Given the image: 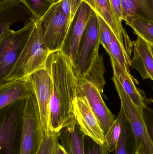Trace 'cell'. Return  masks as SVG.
<instances>
[{
    "mask_svg": "<svg viewBox=\"0 0 153 154\" xmlns=\"http://www.w3.org/2000/svg\"><path fill=\"white\" fill-rule=\"evenodd\" d=\"M46 69L53 82L50 100L52 130L59 133L76 122L74 104L77 97L78 77L71 60L61 50L50 52Z\"/></svg>",
    "mask_w": 153,
    "mask_h": 154,
    "instance_id": "1",
    "label": "cell"
},
{
    "mask_svg": "<svg viewBox=\"0 0 153 154\" xmlns=\"http://www.w3.org/2000/svg\"><path fill=\"white\" fill-rule=\"evenodd\" d=\"M39 19H34V28L28 42L17 62L1 83L24 79L34 72L46 68L50 51L44 45Z\"/></svg>",
    "mask_w": 153,
    "mask_h": 154,
    "instance_id": "2",
    "label": "cell"
},
{
    "mask_svg": "<svg viewBox=\"0 0 153 154\" xmlns=\"http://www.w3.org/2000/svg\"><path fill=\"white\" fill-rule=\"evenodd\" d=\"M26 99L0 109V154H19Z\"/></svg>",
    "mask_w": 153,
    "mask_h": 154,
    "instance_id": "3",
    "label": "cell"
},
{
    "mask_svg": "<svg viewBox=\"0 0 153 154\" xmlns=\"http://www.w3.org/2000/svg\"><path fill=\"white\" fill-rule=\"evenodd\" d=\"M34 19L22 29L10 30L0 38V82L9 75L25 48L34 28Z\"/></svg>",
    "mask_w": 153,
    "mask_h": 154,
    "instance_id": "4",
    "label": "cell"
},
{
    "mask_svg": "<svg viewBox=\"0 0 153 154\" xmlns=\"http://www.w3.org/2000/svg\"><path fill=\"white\" fill-rule=\"evenodd\" d=\"M72 22L54 3L40 21L44 45L50 52L61 50Z\"/></svg>",
    "mask_w": 153,
    "mask_h": 154,
    "instance_id": "5",
    "label": "cell"
},
{
    "mask_svg": "<svg viewBox=\"0 0 153 154\" xmlns=\"http://www.w3.org/2000/svg\"><path fill=\"white\" fill-rule=\"evenodd\" d=\"M42 137L38 106L36 96L31 90L23 112L19 154H37Z\"/></svg>",
    "mask_w": 153,
    "mask_h": 154,
    "instance_id": "6",
    "label": "cell"
},
{
    "mask_svg": "<svg viewBox=\"0 0 153 154\" xmlns=\"http://www.w3.org/2000/svg\"><path fill=\"white\" fill-rule=\"evenodd\" d=\"M25 79L36 96L42 134H49L54 132L50 121V100L53 88L51 76L46 68H42Z\"/></svg>",
    "mask_w": 153,
    "mask_h": 154,
    "instance_id": "7",
    "label": "cell"
},
{
    "mask_svg": "<svg viewBox=\"0 0 153 154\" xmlns=\"http://www.w3.org/2000/svg\"><path fill=\"white\" fill-rule=\"evenodd\" d=\"M100 44L99 19L97 14L93 11L72 61L78 78L82 76L90 68L99 54Z\"/></svg>",
    "mask_w": 153,
    "mask_h": 154,
    "instance_id": "8",
    "label": "cell"
},
{
    "mask_svg": "<svg viewBox=\"0 0 153 154\" xmlns=\"http://www.w3.org/2000/svg\"><path fill=\"white\" fill-rule=\"evenodd\" d=\"M114 85L121 101V107L131 127L137 148V149L141 143L144 147L146 154H153V143L144 120L142 108L133 103L118 81H115Z\"/></svg>",
    "mask_w": 153,
    "mask_h": 154,
    "instance_id": "9",
    "label": "cell"
},
{
    "mask_svg": "<svg viewBox=\"0 0 153 154\" xmlns=\"http://www.w3.org/2000/svg\"><path fill=\"white\" fill-rule=\"evenodd\" d=\"M77 97L86 98L105 135L116 119L106 106L99 90L89 82L78 78Z\"/></svg>",
    "mask_w": 153,
    "mask_h": 154,
    "instance_id": "10",
    "label": "cell"
},
{
    "mask_svg": "<svg viewBox=\"0 0 153 154\" xmlns=\"http://www.w3.org/2000/svg\"><path fill=\"white\" fill-rule=\"evenodd\" d=\"M75 120L85 135L104 145L105 134L85 97H78L74 104Z\"/></svg>",
    "mask_w": 153,
    "mask_h": 154,
    "instance_id": "11",
    "label": "cell"
},
{
    "mask_svg": "<svg viewBox=\"0 0 153 154\" xmlns=\"http://www.w3.org/2000/svg\"><path fill=\"white\" fill-rule=\"evenodd\" d=\"M93 11L84 2L73 21L61 50L72 62L76 56L80 42Z\"/></svg>",
    "mask_w": 153,
    "mask_h": 154,
    "instance_id": "12",
    "label": "cell"
},
{
    "mask_svg": "<svg viewBox=\"0 0 153 154\" xmlns=\"http://www.w3.org/2000/svg\"><path fill=\"white\" fill-rule=\"evenodd\" d=\"M35 18L21 0H1L0 38L10 31V27L19 21L25 25Z\"/></svg>",
    "mask_w": 153,
    "mask_h": 154,
    "instance_id": "13",
    "label": "cell"
},
{
    "mask_svg": "<svg viewBox=\"0 0 153 154\" xmlns=\"http://www.w3.org/2000/svg\"><path fill=\"white\" fill-rule=\"evenodd\" d=\"M133 50L131 66L139 72L142 79L153 81V55L150 44L138 36L133 42Z\"/></svg>",
    "mask_w": 153,
    "mask_h": 154,
    "instance_id": "14",
    "label": "cell"
},
{
    "mask_svg": "<svg viewBox=\"0 0 153 154\" xmlns=\"http://www.w3.org/2000/svg\"><path fill=\"white\" fill-rule=\"evenodd\" d=\"M100 16L112 30L119 43L127 52L125 36V30L123 28L122 22L118 20L110 7L109 0H82Z\"/></svg>",
    "mask_w": 153,
    "mask_h": 154,
    "instance_id": "15",
    "label": "cell"
},
{
    "mask_svg": "<svg viewBox=\"0 0 153 154\" xmlns=\"http://www.w3.org/2000/svg\"><path fill=\"white\" fill-rule=\"evenodd\" d=\"M31 92L25 79L0 84V109L22 100L27 99Z\"/></svg>",
    "mask_w": 153,
    "mask_h": 154,
    "instance_id": "16",
    "label": "cell"
},
{
    "mask_svg": "<svg viewBox=\"0 0 153 154\" xmlns=\"http://www.w3.org/2000/svg\"><path fill=\"white\" fill-rule=\"evenodd\" d=\"M123 18L127 25L134 19L153 22V0H122Z\"/></svg>",
    "mask_w": 153,
    "mask_h": 154,
    "instance_id": "17",
    "label": "cell"
},
{
    "mask_svg": "<svg viewBox=\"0 0 153 154\" xmlns=\"http://www.w3.org/2000/svg\"><path fill=\"white\" fill-rule=\"evenodd\" d=\"M114 75L116 76L126 93L133 103L139 107L143 108L146 105L144 100L134 83L135 79L132 75L127 73L120 66L118 62L110 57Z\"/></svg>",
    "mask_w": 153,
    "mask_h": 154,
    "instance_id": "18",
    "label": "cell"
},
{
    "mask_svg": "<svg viewBox=\"0 0 153 154\" xmlns=\"http://www.w3.org/2000/svg\"><path fill=\"white\" fill-rule=\"evenodd\" d=\"M84 135L76 121L61 130L59 141L68 154H84Z\"/></svg>",
    "mask_w": 153,
    "mask_h": 154,
    "instance_id": "19",
    "label": "cell"
},
{
    "mask_svg": "<svg viewBox=\"0 0 153 154\" xmlns=\"http://www.w3.org/2000/svg\"><path fill=\"white\" fill-rule=\"evenodd\" d=\"M120 111L122 118V130L114 154H135L137 148L131 127L122 107Z\"/></svg>",
    "mask_w": 153,
    "mask_h": 154,
    "instance_id": "20",
    "label": "cell"
},
{
    "mask_svg": "<svg viewBox=\"0 0 153 154\" xmlns=\"http://www.w3.org/2000/svg\"><path fill=\"white\" fill-rule=\"evenodd\" d=\"M106 72L103 55H97L87 72L80 77L94 85L102 95L106 84L104 75Z\"/></svg>",
    "mask_w": 153,
    "mask_h": 154,
    "instance_id": "21",
    "label": "cell"
},
{
    "mask_svg": "<svg viewBox=\"0 0 153 154\" xmlns=\"http://www.w3.org/2000/svg\"><path fill=\"white\" fill-rule=\"evenodd\" d=\"M110 57L115 59L120 65L123 70L131 75L130 67L131 66V59L125 49L121 45L116 36L114 37L109 48Z\"/></svg>",
    "mask_w": 153,
    "mask_h": 154,
    "instance_id": "22",
    "label": "cell"
},
{
    "mask_svg": "<svg viewBox=\"0 0 153 154\" xmlns=\"http://www.w3.org/2000/svg\"><path fill=\"white\" fill-rule=\"evenodd\" d=\"M138 37L153 46V22L141 19H134L127 24Z\"/></svg>",
    "mask_w": 153,
    "mask_h": 154,
    "instance_id": "23",
    "label": "cell"
},
{
    "mask_svg": "<svg viewBox=\"0 0 153 154\" xmlns=\"http://www.w3.org/2000/svg\"><path fill=\"white\" fill-rule=\"evenodd\" d=\"M122 130V118L119 111L117 117L105 135L104 146L110 153L115 152Z\"/></svg>",
    "mask_w": 153,
    "mask_h": 154,
    "instance_id": "24",
    "label": "cell"
},
{
    "mask_svg": "<svg viewBox=\"0 0 153 154\" xmlns=\"http://www.w3.org/2000/svg\"><path fill=\"white\" fill-rule=\"evenodd\" d=\"M34 18L40 20L54 3L53 0H21Z\"/></svg>",
    "mask_w": 153,
    "mask_h": 154,
    "instance_id": "25",
    "label": "cell"
},
{
    "mask_svg": "<svg viewBox=\"0 0 153 154\" xmlns=\"http://www.w3.org/2000/svg\"><path fill=\"white\" fill-rule=\"evenodd\" d=\"M60 133L52 132L42 135V140L37 154H55L56 147L59 142Z\"/></svg>",
    "mask_w": 153,
    "mask_h": 154,
    "instance_id": "26",
    "label": "cell"
},
{
    "mask_svg": "<svg viewBox=\"0 0 153 154\" xmlns=\"http://www.w3.org/2000/svg\"><path fill=\"white\" fill-rule=\"evenodd\" d=\"M82 2V0H60L57 3L61 11L72 22Z\"/></svg>",
    "mask_w": 153,
    "mask_h": 154,
    "instance_id": "27",
    "label": "cell"
},
{
    "mask_svg": "<svg viewBox=\"0 0 153 154\" xmlns=\"http://www.w3.org/2000/svg\"><path fill=\"white\" fill-rule=\"evenodd\" d=\"M97 16L99 24L100 44L108 53L110 45L113 38L116 36L106 22L100 16L98 15Z\"/></svg>",
    "mask_w": 153,
    "mask_h": 154,
    "instance_id": "28",
    "label": "cell"
},
{
    "mask_svg": "<svg viewBox=\"0 0 153 154\" xmlns=\"http://www.w3.org/2000/svg\"><path fill=\"white\" fill-rule=\"evenodd\" d=\"M84 154H110L104 145L100 144L87 136L84 135Z\"/></svg>",
    "mask_w": 153,
    "mask_h": 154,
    "instance_id": "29",
    "label": "cell"
},
{
    "mask_svg": "<svg viewBox=\"0 0 153 154\" xmlns=\"http://www.w3.org/2000/svg\"><path fill=\"white\" fill-rule=\"evenodd\" d=\"M142 112L146 128L153 143V109L146 104L142 108Z\"/></svg>",
    "mask_w": 153,
    "mask_h": 154,
    "instance_id": "30",
    "label": "cell"
},
{
    "mask_svg": "<svg viewBox=\"0 0 153 154\" xmlns=\"http://www.w3.org/2000/svg\"><path fill=\"white\" fill-rule=\"evenodd\" d=\"M110 7L118 20L122 22L123 18L122 0H109Z\"/></svg>",
    "mask_w": 153,
    "mask_h": 154,
    "instance_id": "31",
    "label": "cell"
},
{
    "mask_svg": "<svg viewBox=\"0 0 153 154\" xmlns=\"http://www.w3.org/2000/svg\"><path fill=\"white\" fill-rule=\"evenodd\" d=\"M55 154H69L63 145L58 143L56 147Z\"/></svg>",
    "mask_w": 153,
    "mask_h": 154,
    "instance_id": "32",
    "label": "cell"
},
{
    "mask_svg": "<svg viewBox=\"0 0 153 154\" xmlns=\"http://www.w3.org/2000/svg\"><path fill=\"white\" fill-rule=\"evenodd\" d=\"M135 154H147L143 146L140 144L137 148Z\"/></svg>",
    "mask_w": 153,
    "mask_h": 154,
    "instance_id": "33",
    "label": "cell"
},
{
    "mask_svg": "<svg viewBox=\"0 0 153 154\" xmlns=\"http://www.w3.org/2000/svg\"><path fill=\"white\" fill-rule=\"evenodd\" d=\"M150 46H151V50H152V52L153 55V46H152V45H150Z\"/></svg>",
    "mask_w": 153,
    "mask_h": 154,
    "instance_id": "34",
    "label": "cell"
},
{
    "mask_svg": "<svg viewBox=\"0 0 153 154\" xmlns=\"http://www.w3.org/2000/svg\"><path fill=\"white\" fill-rule=\"evenodd\" d=\"M53 2H54V3L57 2L58 1H60V0H53Z\"/></svg>",
    "mask_w": 153,
    "mask_h": 154,
    "instance_id": "35",
    "label": "cell"
},
{
    "mask_svg": "<svg viewBox=\"0 0 153 154\" xmlns=\"http://www.w3.org/2000/svg\"></svg>",
    "mask_w": 153,
    "mask_h": 154,
    "instance_id": "36",
    "label": "cell"
}]
</instances>
